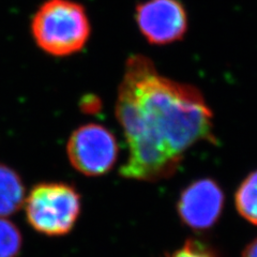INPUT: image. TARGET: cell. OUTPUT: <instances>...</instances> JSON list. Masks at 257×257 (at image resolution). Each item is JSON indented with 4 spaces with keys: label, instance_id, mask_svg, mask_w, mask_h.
<instances>
[{
    "label": "cell",
    "instance_id": "6da1fadb",
    "mask_svg": "<svg viewBox=\"0 0 257 257\" xmlns=\"http://www.w3.org/2000/svg\"><path fill=\"white\" fill-rule=\"evenodd\" d=\"M116 116L128 148L120 167L126 179L170 178L192 146L214 141L212 111L197 88L161 75L143 55L126 60Z\"/></svg>",
    "mask_w": 257,
    "mask_h": 257
},
{
    "label": "cell",
    "instance_id": "7a4b0ae2",
    "mask_svg": "<svg viewBox=\"0 0 257 257\" xmlns=\"http://www.w3.org/2000/svg\"><path fill=\"white\" fill-rule=\"evenodd\" d=\"M31 34L43 52L66 57L83 50L90 37V23L78 3L47 0L32 18Z\"/></svg>",
    "mask_w": 257,
    "mask_h": 257
},
{
    "label": "cell",
    "instance_id": "3957f363",
    "mask_svg": "<svg viewBox=\"0 0 257 257\" xmlns=\"http://www.w3.org/2000/svg\"><path fill=\"white\" fill-rule=\"evenodd\" d=\"M24 206L27 222L37 232L61 237L74 228L82 210V197L71 184L42 182L31 189Z\"/></svg>",
    "mask_w": 257,
    "mask_h": 257
},
{
    "label": "cell",
    "instance_id": "277c9868",
    "mask_svg": "<svg viewBox=\"0 0 257 257\" xmlns=\"http://www.w3.org/2000/svg\"><path fill=\"white\" fill-rule=\"evenodd\" d=\"M118 152L116 136L98 123L78 126L71 134L67 145L71 165L88 177L107 174L117 162Z\"/></svg>",
    "mask_w": 257,
    "mask_h": 257
},
{
    "label": "cell",
    "instance_id": "5b68a950",
    "mask_svg": "<svg viewBox=\"0 0 257 257\" xmlns=\"http://www.w3.org/2000/svg\"><path fill=\"white\" fill-rule=\"evenodd\" d=\"M136 22L150 44L179 41L188 29V15L179 0H146L136 7Z\"/></svg>",
    "mask_w": 257,
    "mask_h": 257
},
{
    "label": "cell",
    "instance_id": "8992f818",
    "mask_svg": "<svg viewBox=\"0 0 257 257\" xmlns=\"http://www.w3.org/2000/svg\"><path fill=\"white\" fill-rule=\"evenodd\" d=\"M223 206L224 194L219 184L211 179H200L182 191L177 209L187 226L205 230L218 222Z\"/></svg>",
    "mask_w": 257,
    "mask_h": 257
},
{
    "label": "cell",
    "instance_id": "52a82bcc",
    "mask_svg": "<svg viewBox=\"0 0 257 257\" xmlns=\"http://www.w3.org/2000/svg\"><path fill=\"white\" fill-rule=\"evenodd\" d=\"M25 186L19 173L0 163V218L18 212L25 203Z\"/></svg>",
    "mask_w": 257,
    "mask_h": 257
},
{
    "label": "cell",
    "instance_id": "ba28073f",
    "mask_svg": "<svg viewBox=\"0 0 257 257\" xmlns=\"http://www.w3.org/2000/svg\"><path fill=\"white\" fill-rule=\"evenodd\" d=\"M235 203L240 215L247 222L257 225V171L241 182L236 192Z\"/></svg>",
    "mask_w": 257,
    "mask_h": 257
},
{
    "label": "cell",
    "instance_id": "9c48e42d",
    "mask_svg": "<svg viewBox=\"0 0 257 257\" xmlns=\"http://www.w3.org/2000/svg\"><path fill=\"white\" fill-rule=\"evenodd\" d=\"M22 247L20 228L7 218H0V257H18Z\"/></svg>",
    "mask_w": 257,
    "mask_h": 257
},
{
    "label": "cell",
    "instance_id": "30bf717a",
    "mask_svg": "<svg viewBox=\"0 0 257 257\" xmlns=\"http://www.w3.org/2000/svg\"><path fill=\"white\" fill-rule=\"evenodd\" d=\"M168 257H218L205 243L198 240H188L180 248L173 252Z\"/></svg>",
    "mask_w": 257,
    "mask_h": 257
},
{
    "label": "cell",
    "instance_id": "8fae6325",
    "mask_svg": "<svg viewBox=\"0 0 257 257\" xmlns=\"http://www.w3.org/2000/svg\"><path fill=\"white\" fill-rule=\"evenodd\" d=\"M80 106L85 112H96L101 108V101L95 95H86L80 101Z\"/></svg>",
    "mask_w": 257,
    "mask_h": 257
},
{
    "label": "cell",
    "instance_id": "7c38bea8",
    "mask_svg": "<svg viewBox=\"0 0 257 257\" xmlns=\"http://www.w3.org/2000/svg\"><path fill=\"white\" fill-rule=\"evenodd\" d=\"M242 257H257V238L248 243V245L244 248Z\"/></svg>",
    "mask_w": 257,
    "mask_h": 257
}]
</instances>
